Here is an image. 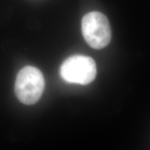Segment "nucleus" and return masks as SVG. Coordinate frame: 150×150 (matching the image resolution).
Returning a JSON list of instances; mask_svg holds the SVG:
<instances>
[{"label": "nucleus", "mask_w": 150, "mask_h": 150, "mask_svg": "<svg viewBox=\"0 0 150 150\" xmlns=\"http://www.w3.org/2000/svg\"><path fill=\"white\" fill-rule=\"evenodd\" d=\"M45 89V79L39 69L26 66L20 70L15 83L16 97L23 104L32 105L42 96Z\"/></svg>", "instance_id": "obj_1"}, {"label": "nucleus", "mask_w": 150, "mask_h": 150, "mask_svg": "<svg viewBox=\"0 0 150 150\" xmlns=\"http://www.w3.org/2000/svg\"><path fill=\"white\" fill-rule=\"evenodd\" d=\"M81 31L88 45L96 50L107 46L111 39V29L108 18L98 11L90 12L83 17Z\"/></svg>", "instance_id": "obj_2"}, {"label": "nucleus", "mask_w": 150, "mask_h": 150, "mask_svg": "<svg viewBox=\"0 0 150 150\" xmlns=\"http://www.w3.org/2000/svg\"><path fill=\"white\" fill-rule=\"evenodd\" d=\"M60 72L65 81L87 85L96 77L97 65L91 57L75 54L63 61Z\"/></svg>", "instance_id": "obj_3"}]
</instances>
